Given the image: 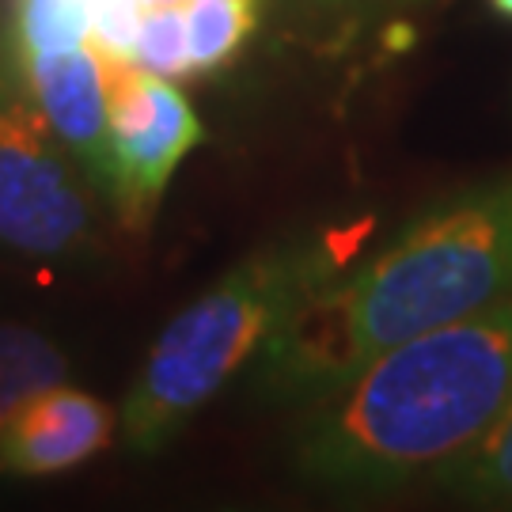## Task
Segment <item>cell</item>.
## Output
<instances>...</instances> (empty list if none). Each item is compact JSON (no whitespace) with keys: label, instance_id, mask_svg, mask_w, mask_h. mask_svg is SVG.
<instances>
[{"label":"cell","instance_id":"1","mask_svg":"<svg viewBox=\"0 0 512 512\" xmlns=\"http://www.w3.org/2000/svg\"><path fill=\"white\" fill-rule=\"evenodd\" d=\"M512 296V179L433 205L342 281H323L258 349L255 391L308 406L414 334Z\"/></svg>","mask_w":512,"mask_h":512},{"label":"cell","instance_id":"2","mask_svg":"<svg viewBox=\"0 0 512 512\" xmlns=\"http://www.w3.org/2000/svg\"><path fill=\"white\" fill-rule=\"evenodd\" d=\"M512 403V296L384 349L308 403L296 471L342 494L433 475Z\"/></svg>","mask_w":512,"mask_h":512},{"label":"cell","instance_id":"3","mask_svg":"<svg viewBox=\"0 0 512 512\" xmlns=\"http://www.w3.org/2000/svg\"><path fill=\"white\" fill-rule=\"evenodd\" d=\"M338 243L323 232L281 239L243 258L190 308H183L148 349L122 403V437L152 456L179 437L239 368L266 346L289 311L342 270Z\"/></svg>","mask_w":512,"mask_h":512},{"label":"cell","instance_id":"4","mask_svg":"<svg viewBox=\"0 0 512 512\" xmlns=\"http://www.w3.org/2000/svg\"><path fill=\"white\" fill-rule=\"evenodd\" d=\"M84 167L57 141L19 69L0 65V247L38 262L95 251V209Z\"/></svg>","mask_w":512,"mask_h":512},{"label":"cell","instance_id":"5","mask_svg":"<svg viewBox=\"0 0 512 512\" xmlns=\"http://www.w3.org/2000/svg\"><path fill=\"white\" fill-rule=\"evenodd\" d=\"M107 129V198L129 228H145L186 152L202 141V122L167 76L107 61Z\"/></svg>","mask_w":512,"mask_h":512},{"label":"cell","instance_id":"6","mask_svg":"<svg viewBox=\"0 0 512 512\" xmlns=\"http://www.w3.org/2000/svg\"><path fill=\"white\" fill-rule=\"evenodd\" d=\"M16 69L38 103L46 126L73 152L95 190L110 186V129H107V61L88 46L61 54L16 57Z\"/></svg>","mask_w":512,"mask_h":512},{"label":"cell","instance_id":"7","mask_svg":"<svg viewBox=\"0 0 512 512\" xmlns=\"http://www.w3.org/2000/svg\"><path fill=\"white\" fill-rule=\"evenodd\" d=\"M110 433L114 414L103 399L57 384L0 425V475L50 478L76 471L107 448Z\"/></svg>","mask_w":512,"mask_h":512},{"label":"cell","instance_id":"8","mask_svg":"<svg viewBox=\"0 0 512 512\" xmlns=\"http://www.w3.org/2000/svg\"><path fill=\"white\" fill-rule=\"evenodd\" d=\"M437 490L475 509H512V403L490 429L433 471Z\"/></svg>","mask_w":512,"mask_h":512},{"label":"cell","instance_id":"9","mask_svg":"<svg viewBox=\"0 0 512 512\" xmlns=\"http://www.w3.org/2000/svg\"><path fill=\"white\" fill-rule=\"evenodd\" d=\"M69 357L50 334L23 323H0V425L23 403L65 384Z\"/></svg>","mask_w":512,"mask_h":512},{"label":"cell","instance_id":"10","mask_svg":"<svg viewBox=\"0 0 512 512\" xmlns=\"http://www.w3.org/2000/svg\"><path fill=\"white\" fill-rule=\"evenodd\" d=\"M190 73H217L243 50L258 23V0H179Z\"/></svg>","mask_w":512,"mask_h":512},{"label":"cell","instance_id":"11","mask_svg":"<svg viewBox=\"0 0 512 512\" xmlns=\"http://www.w3.org/2000/svg\"><path fill=\"white\" fill-rule=\"evenodd\" d=\"M92 12L95 0H12V57L88 46Z\"/></svg>","mask_w":512,"mask_h":512},{"label":"cell","instance_id":"12","mask_svg":"<svg viewBox=\"0 0 512 512\" xmlns=\"http://www.w3.org/2000/svg\"><path fill=\"white\" fill-rule=\"evenodd\" d=\"M137 69L156 76H186L190 73V54H186V31L179 4H148L141 16V31H137V46H133V61Z\"/></svg>","mask_w":512,"mask_h":512},{"label":"cell","instance_id":"13","mask_svg":"<svg viewBox=\"0 0 512 512\" xmlns=\"http://www.w3.org/2000/svg\"><path fill=\"white\" fill-rule=\"evenodd\" d=\"M145 8L148 0H95L92 46L103 54V61H133Z\"/></svg>","mask_w":512,"mask_h":512},{"label":"cell","instance_id":"14","mask_svg":"<svg viewBox=\"0 0 512 512\" xmlns=\"http://www.w3.org/2000/svg\"><path fill=\"white\" fill-rule=\"evenodd\" d=\"M490 4H494V12H497V16L512 19V0H490Z\"/></svg>","mask_w":512,"mask_h":512},{"label":"cell","instance_id":"15","mask_svg":"<svg viewBox=\"0 0 512 512\" xmlns=\"http://www.w3.org/2000/svg\"><path fill=\"white\" fill-rule=\"evenodd\" d=\"M148 4H179V0H148Z\"/></svg>","mask_w":512,"mask_h":512}]
</instances>
